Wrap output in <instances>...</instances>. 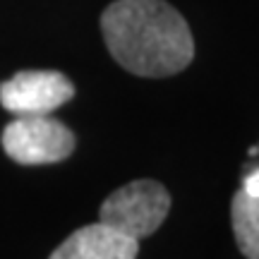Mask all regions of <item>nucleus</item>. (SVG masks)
<instances>
[{
    "instance_id": "nucleus-1",
    "label": "nucleus",
    "mask_w": 259,
    "mask_h": 259,
    "mask_svg": "<svg viewBox=\"0 0 259 259\" xmlns=\"http://www.w3.org/2000/svg\"><path fill=\"white\" fill-rule=\"evenodd\" d=\"M101 31L111 56L139 77L178 74L194 58L187 22L163 0H115L103 10Z\"/></svg>"
},
{
    "instance_id": "nucleus-6",
    "label": "nucleus",
    "mask_w": 259,
    "mask_h": 259,
    "mask_svg": "<svg viewBox=\"0 0 259 259\" xmlns=\"http://www.w3.org/2000/svg\"><path fill=\"white\" fill-rule=\"evenodd\" d=\"M231 219L240 252L247 259H259V197L240 190L233 197Z\"/></svg>"
},
{
    "instance_id": "nucleus-7",
    "label": "nucleus",
    "mask_w": 259,
    "mask_h": 259,
    "mask_svg": "<svg viewBox=\"0 0 259 259\" xmlns=\"http://www.w3.org/2000/svg\"><path fill=\"white\" fill-rule=\"evenodd\" d=\"M242 192L252 194V197H259V163H250L242 173Z\"/></svg>"
},
{
    "instance_id": "nucleus-5",
    "label": "nucleus",
    "mask_w": 259,
    "mask_h": 259,
    "mask_svg": "<svg viewBox=\"0 0 259 259\" xmlns=\"http://www.w3.org/2000/svg\"><path fill=\"white\" fill-rule=\"evenodd\" d=\"M137 252L139 240L99 221L74 231L48 259H137Z\"/></svg>"
},
{
    "instance_id": "nucleus-2",
    "label": "nucleus",
    "mask_w": 259,
    "mask_h": 259,
    "mask_svg": "<svg viewBox=\"0 0 259 259\" xmlns=\"http://www.w3.org/2000/svg\"><path fill=\"white\" fill-rule=\"evenodd\" d=\"M170 211V194L156 180H135L122 185L101 204L99 221L127 238L142 240L158 231Z\"/></svg>"
},
{
    "instance_id": "nucleus-4",
    "label": "nucleus",
    "mask_w": 259,
    "mask_h": 259,
    "mask_svg": "<svg viewBox=\"0 0 259 259\" xmlns=\"http://www.w3.org/2000/svg\"><path fill=\"white\" fill-rule=\"evenodd\" d=\"M74 96V84L56 70H24L0 84V103L12 115H51Z\"/></svg>"
},
{
    "instance_id": "nucleus-3",
    "label": "nucleus",
    "mask_w": 259,
    "mask_h": 259,
    "mask_svg": "<svg viewBox=\"0 0 259 259\" xmlns=\"http://www.w3.org/2000/svg\"><path fill=\"white\" fill-rule=\"evenodd\" d=\"M3 149L22 166L58 163L74 151V135L53 115H15L3 130Z\"/></svg>"
}]
</instances>
